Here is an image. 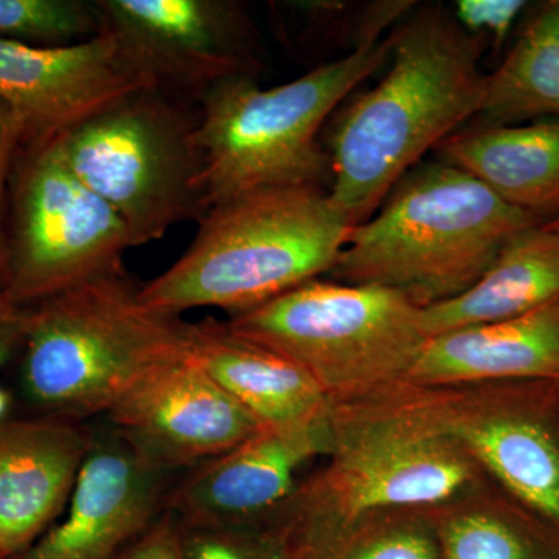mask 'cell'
Masks as SVG:
<instances>
[{
    "label": "cell",
    "instance_id": "cell-1",
    "mask_svg": "<svg viewBox=\"0 0 559 559\" xmlns=\"http://www.w3.org/2000/svg\"><path fill=\"white\" fill-rule=\"evenodd\" d=\"M389 39L384 79L341 110L330 134L329 197L349 229L484 102L489 39L465 31L447 7H421Z\"/></svg>",
    "mask_w": 559,
    "mask_h": 559
},
{
    "label": "cell",
    "instance_id": "cell-2",
    "mask_svg": "<svg viewBox=\"0 0 559 559\" xmlns=\"http://www.w3.org/2000/svg\"><path fill=\"white\" fill-rule=\"evenodd\" d=\"M329 425L325 463L280 511L289 535L340 532L393 511L440 509L491 484L395 385L331 404Z\"/></svg>",
    "mask_w": 559,
    "mask_h": 559
},
{
    "label": "cell",
    "instance_id": "cell-3",
    "mask_svg": "<svg viewBox=\"0 0 559 559\" xmlns=\"http://www.w3.org/2000/svg\"><path fill=\"white\" fill-rule=\"evenodd\" d=\"M543 223L468 173L428 162L412 168L374 215L349 231L329 275L395 290L428 308L465 293L511 238Z\"/></svg>",
    "mask_w": 559,
    "mask_h": 559
},
{
    "label": "cell",
    "instance_id": "cell-4",
    "mask_svg": "<svg viewBox=\"0 0 559 559\" xmlns=\"http://www.w3.org/2000/svg\"><path fill=\"white\" fill-rule=\"evenodd\" d=\"M323 187H278L221 202L175 264L140 286L151 310L230 316L330 274L349 235Z\"/></svg>",
    "mask_w": 559,
    "mask_h": 559
},
{
    "label": "cell",
    "instance_id": "cell-5",
    "mask_svg": "<svg viewBox=\"0 0 559 559\" xmlns=\"http://www.w3.org/2000/svg\"><path fill=\"white\" fill-rule=\"evenodd\" d=\"M127 271L25 308L22 390L44 415L106 417L150 373L187 358L191 326L146 307Z\"/></svg>",
    "mask_w": 559,
    "mask_h": 559
},
{
    "label": "cell",
    "instance_id": "cell-6",
    "mask_svg": "<svg viewBox=\"0 0 559 559\" xmlns=\"http://www.w3.org/2000/svg\"><path fill=\"white\" fill-rule=\"evenodd\" d=\"M390 60V39L349 51L300 79L261 87L255 76L221 81L198 100L210 209L250 191L323 187V123L348 94Z\"/></svg>",
    "mask_w": 559,
    "mask_h": 559
},
{
    "label": "cell",
    "instance_id": "cell-7",
    "mask_svg": "<svg viewBox=\"0 0 559 559\" xmlns=\"http://www.w3.org/2000/svg\"><path fill=\"white\" fill-rule=\"evenodd\" d=\"M200 108L154 87L81 121L51 145L76 179L116 210L132 246L210 210Z\"/></svg>",
    "mask_w": 559,
    "mask_h": 559
},
{
    "label": "cell",
    "instance_id": "cell-8",
    "mask_svg": "<svg viewBox=\"0 0 559 559\" xmlns=\"http://www.w3.org/2000/svg\"><path fill=\"white\" fill-rule=\"evenodd\" d=\"M227 325L301 367L331 404L400 384L428 341L421 308L406 297L331 278L230 316Z\"/></svg>",
    "mask_w": 559,
    "mask_h": 559
},
{
    "label": "cell",
    "instance_id": "cell-9",
    "mask_svg": "<svg viewBox=\"0 0 559 559\" xmlns=\"http://www.w3.org/2000/svg\"><path fill=\"white\" fill-rule=\"evenodd\" d=\"M130 230L116 210L66 167L50 143L21 148L10 179L7 299L35 307L124 272Z\"/></svg>",
    "mask_w": 559,
    "mask_h": 559
},
{
    "label": "cell",
    "instance_id": "cell-10",
    "mask_svg": "<svg viewBox=\"0 0 559 559\" xmlns=\"http://www.w3.org/2000/svg\"><path fill=\"white\" fill-rule=\"evenodd\" d=\"M396 389L459 443L496 488L559 535V382Z\"/></svg>",
    "mask_w": 559,
    "mask_h": 559
},
{
    "label": "cell",
    "instance_id": "cell-11",
    "mask_svg": "<svg viewBox=\"0 0 559 559\" xmlns=\"http://www.w3.org/2000/svg\"><path fill=\"white\" fill-rule=\"evenodd\" d=\"M108 32L151 87L194 103L263 69L259 32L234 0H95Z\"/></svg>",
    "mask_w": 559,
    "mask_h": 559
},
{
    "label": "cell",
    "instance_id": "cell-12",
    "mask_svg": "<svg viewBox=\"0 0 559 559\" xmlns=\"http://www.w3.org/2000/svg\"><path fill=\"white\" fill-rule=\"evenodd\" d=\"M146 87L150 81L108 32L60 47L0 39V102L20 124L21 148L53 142Z\"/></svg>",
    "mask_w": 559,
    "mask_h": 559
},
{
    "label": "cell",
    "instance_id": "cell-13",
    "mask_svg": "<svg viewBox=\"0 0 559 559\" xmlns=\"http://www.w3.org/2000/svg\"><path fill=\"white\" fill-rule=\"evenodd\" d=\"M171 477L112 426L92 430L64 520L14 559H120L167 511Z\"/></svg>",
    "mask_w": 559,
    "mask_h": 559
},
{
    "label": "cell",
    "instance_id": "cell-14",
    "mask_svg": "<svg viewBox=\"0 0 559 559\" xmlns=\"http://www.w3.org/2000/svg\"><path fill=\"white\" fill-rule=\"evenodd\" d=\"M105 418L171 476L226 454L261 429L190 355L143 378Z\"/></svg>",
    "mask_w": 559,
    "mask_h": 559
},
{
    "label": "cell",
    "instance_id": "cell-15",
    "mask_svg": "<svg viewBox=\"0 0 559 559\" xmlns=\"http://www.w3.org/2000/svg\"><path fill=\"white\" fill-rule=\"evenodd\" d=\"M329 440V421L304 429L261 428L234 450L191 469L168 492L167 511L187 525L270 521L299 487L301 466L323 457Z\"/></svg>",
    "mask_w": 559,
    "mask_h": 559
},
{
    "label": "cell",
    "instance_id": "cell-16",
    "mask_svg": "<svg viewBox=\"0 0 559 559\" xmlns=\"http://www.w3.org/2000/svg\"><path fill=\"white\" fill-rule=\"evenodd\" d=\"M91 441L72 419L0 423V559L20 557L66 509Z\"/></svg>",
    "mask_w": 559,
    "mask_h": 559
},
{
    "label": "cell",
    "instance_id": "cell-17",
    "mask_svg": "<svg viewBox=\"0 0 559 559\" xmlns=\"http://www.w3.org/2000/svg\"><path fill=\"white\" fill-rule=\"evenodd\" d=\"M559 382V297L520 318L430 337L400 384Z\"/></svg>",
    "mask_w": 559,
    "mask_h": 559
},
{
    "label": "cell",
    "instance_id": "cell-18",
    "mask_svg": "<svg viewBox=\"0 0 559 559\" xmlns=\"http://www.w3.org/2000/svg\"><path fill=\"white\" fill-rule=\"evenodd\" d=\"M190 358L261 428L304 429L329 421L330 400L311 374L235 333L227 322L193 323Z\"/></svg>",
    "mask_w": 559,
    "mask_h": 559
},
{
    "label": "cell",
    "instance_id": "cell-19",
    "mask_svg": "<svg viewBox=\"0 0 559 559\" xmlns=\"http://www.w3.org/2000/svg\"><path fill=\"white\" fill-rule=\"evenodd\" d=\"M500 200L544 223L559 215V119L457 131L437 148Z\"/></svg>",
    "mask_w": 559,
    "mask_h": 559
},
{
    "label": "cell",
    "instance_id": "cell-20",
    "mask_svg": "<svg viewBox=\"0 0 559 559\" xmlns=\"http://www.w3.org/2000/svg\"><path fill=\"white\" fill-rule=\"evenodd\" d=\"M559 297V238L530 227L511 238L489 270L454 299L421 308L425 336L520 318Z\"/></svg>",
    "mask_w": 559,
    "mask_h": 559
},
{
    "label": "cell",
    "instance_id": "cell-21",
    "mask_svg": "<svg viewBox=\"0 0 559 559\" xmlns=\"http://www.w3.org/2000/svg\"><path fill=\"white\" fill-rule=\"evenodd\" d=\"M429 516L440 559H559V535L492 484Z\"/></svg>",
    "mask_w": 559,
    "mask_h": 559
},
{
    "label": "cell",
    "instance_id": "cell-22",
    "mask_svg": "<svg viewBox=\"0 0 559 559\" xmlns=\"http://www.w3.org/2000/svg\"><path fill=\"white\" fill-rule=\"evenodd\" d=\"M484 127L559 119V0L533 10L502 64L485 80Z\"/></svg>",
    "mask_w": 559,
    "mask_h": 559
},
{
    "label": "cell",
    "instance_id": "cell-23",
    "mask_svg": "<svg viewBox=\"0 0 559 559\" xmlns=\"http://www.w3.org/2000/svg\"><path fill=\"white\" fill-rule=\"evenodd\" d=\"M286 535L296 559H440L429 511L374 514L323 535Z\"/></svg>",
    "mask_w": 559,
    "mask_h": 559
},
{
    "label": "cell",
    "instance_id": "cell-24",
    "mask_svg": "<svg viewBox=\"0 0 559 559\" xmlns=\"http://www.w3.org/2000/svg\"><path fill=\"white\" fill-rule=\"evenodd\" d=\"M100 33V13L95 2L0 0V39L60 47L84 43Z\"/></svg>",
    "mask_w": 559,
    "mask_h": 559
},
{
    "label": "cell",
    "instance_id": "cell-25",
    "mask_svg": "<svg viewBox=\"0 0 559 559\" xmlns=\"http://www.w3.org/2000/svg\"><path fill=\"white\" fill-rule=\"evenodd\" d=\"M183 559H296L277 514L255 524H180Z\"/></svg>",
    "mask_w": 559,
    "mask_h": 559
},
{
    "label": "cell",
    "instance_id": "cell-26",
    "mask_svg": "<svg viewBox=\"0 0 559 559\" xmlns=\"http://www.w3.org/2000/svg\"><path fill=\"white\" fill-rule=\"evenodd\" d=\"M525 5L522 0H457L452 13L465 31L487 36L500 47Z\"/></svg>",
    "mask_w": 559,
    "mask_h": 559
},
{
    "label": "cell",
    "instance_id": "cell-27",
    "mask_svg": "<svg viewBox=\"0 0 559 559\" xmlns=\"http://www.w3.org/2000/svg\"><path fill=\"white\" fill-rule=\"evenodd\" d=\"M21 130L11 110L0 102V293L7 280V215L9 186L14 160L21 150Z\"/></svg>",
    "mask_w": 559,
    "mask_h": 559
},
{
    "label": "cell",
    "instance_id": "cell-28",
    "mask_svg": "<svg viewBox=\"0 0 559 559\" xmlns=\"http://www.w3.org/2000/svg\"><path fill=\"white\" fill-rule=\"evenodd\" d=\"M120 559H183L179 521L165 511Z\"/></svg>",
    "mask_w": 559,
    "mask_h": 559
},
{
    "label": "cell",
    "instance_id": "cell-29",
    "mask_svg": "<svg viewBox=\"0 0 559 559\" xmlns=\"http://www.w3.org/2000/svg\"><path fill=\"white\" fill-rule=\"evenodd\" d=\"M25 310L16 307L0 293V366L24 344Z\"/></svg>",
    "mask_w": 559,
    "mask_h": 559
},
{
    "label": "cell",
    "instance_id": "cell-30",
    "mask_svg": "<svg viewBox=\"0 0 559 559\" xmlns=\"http://www.w3.org/2000/svg\"><path fill=\"white\" fill-rule=\"evenodd\" d=\"M11 407V396L5 389L0 388V423L5 421Z\"/></svg>",
    "mask_w": 559,
    "mask_h": 559
},
{
    "label": "cell",
    "instance_id": "cell-31",
    "mask_svg": "<svg viewBox=\"0 0 559 559\" xmlns=\"http://www.w3.org/2000/svg\"><path fill=\"white\" fill-rule=\"evenodd\" d=\"M544 227H546L547 230H550L551 234L557 235L559 238V215L546 221V223H544Z\"/></svg>",
    "mask_w": 559,
    "mask_h": 559
}]
</instances>
